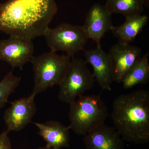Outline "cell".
Instances as JSON below:
<instances>
[{"mask_svg": "<svg viewBox=\"0 0 149 149\" xmlns=\"http://www.w3.org/2000/svg\"><path fill=\"white\" fill-rule=\"evenodd\" d=\"M44 36L51 51H63L71 58L84 50L89 39L83 26L65 22L54 28L49 27Z\"/></svg>", "mask_w": 149, "mask_h": 149, "instance_id": "6", "label": "cell"}, {"mask_svg": "<svg viewBox=\"0 0 149 149\" xmlns=\"http://www.w3.org/2000/svg\"><path fill=\"white\" fill-rule=\"evenodd\" d=\"M8 133L5 130L0 133V149H12Z\"/></svg>", "mask_w": 149, "mask_h": 149, "instance_id": "18", "label": "cell"}, {"mask_svg": "<svg viewBox=\"0 0 149 149\" xmlns=\"http://www.w3.org/2000/svg\"><path fill=\"white\" fill-rule=\"evenodd\" d=\"M32 123L38 128V134L46 142V146L54 149L69 146V126L54 120L43 123Z\"/></svg>", "mask_w": 149, "mask_h": 149, "instance_id": "13", "label": "cell"}, {"mask_svg": "<svg viewBox=\"0 0 149 149\" xmlns=\"http://www.w3.org/2000/svg\"><path fill=\"white\" fill-rule=\"evenodd\" d=\"M148 21V17L146 15L127 17L123 24L113 26L111 31L118 41L130 43L142 32Z\"/></svg>", "mask_w": 149, "mask_h": 149, "instance_id": "14", "label": "cell"}, {"mask_svg": "<svg viewBox=\"0 0 149 149\" xmlns=\"http://www.w3.org/2000/svg\"><path fill=\"white\" fill-rule=\"evenodd\" d=\"M71 58L50 51L37 56L30 62L33 65L34 88L32 93L37 95L48 88L59 85L67 71Z\"/></svg>", "mask_w": 149, "mask_h": 149, "instance_id": "4", "label": "cell"}, {"mask_svg": "<svg viewBox=\"0 0 149 149\" xmlns=\"http://www.w3.org/2000/svg\"><path fill=\"white\" fill-rule=\"evenodd\" d=\"M111 117L123 141L136 144L149 141V92L138 90L120 95L113 103Z\"/></svg>", "mask_w": 149, "mask_h": 149, "instance_id": "2", "label": "cell"}, {"mask_svg": "<svg viewBox=\"0 0 149 149\" xmlns=\"http://www.w3.org/2000/svg\"><path fill=\"white\" fill-rule=\"evenodd\" d=\"M84 55L85 62L93 67V76L102 90L111 91L113 80L108 54L100 46L93 49L85 50Z\"/></svg>", "mask_w": 149, "mask_h": 149, "instance_id": "11", "label": "cell"}, {"mask_svg": "<svg viewBox=\"0 0 149 149\" xmlns=\"http://www.w3.org/2000/svg\"><path fill=\"white\" fill-rule=\"evenodd\" d=\"M70 129L80 136L104 123L108 116L107 107L99 95H82L70 104Z\"/></svg>", "mask_w": 149, "mask_h": 149, "instance_id": "3", "label": "cell"}, {"mask_svg": "<svg viewBox=\"0 0 149 149\" xmlns=\"http://www.w3.org/2000/svg\"><path fill=\"white\" fill-rule=\"evenodd\" d=\"M34 51L32 40L10 36L0 40V60L7 63L13 68L22 69L33 56Z\"/></svg>", "mask_w": 149, "mask_h": 149, "instance_id": "8", "label": "cell"}, {"mask_svg": "<svg viewBox=\"0 0 149 149\" xmlns=\"http://www.w3.org/2000/svg\"><path fill=\"white\" fill-rule=\"evenodd\" d=\"M86 64L82 59L71 58L67 71L59 85L58 97L60 101L70 104L93 88L95 80Z\"/></svg>", "mask_w": 149, "mask_h": 149, "instance_id": "5", "label": "cell"}, {"mask_svg": "<svg viewBox=\"0 0 149 149\" xmlns=\"http://www.w3.org/2000/svg\"><path fill=\"white\" fill-rule=\"evenodd\" d=\"M104 6L111 15L120 14L125 17L142 14L145 4L144 0H107Z\"/></svg>", "mask_w": 149, "mask_h": 149, "instance_id": "16", "label": "cell"}, {"mask_svg": "<svg viewBox=\"0 0 149 149\" xmlns=\"http://www.w3.org/2000/svg\"><path fill=\"white\" fill-rule=\"evenodd\" d=\"M57 12L55 0H8L0 3V31L32 40L44 35Z\"/></svg>", "mask_w": 149, "mask_h": 149, "instance_id": "1", "label": "cell"}, {"mask_svg": "<svg viewBox=\"0 0 149 149\" xmlns=\"http://www.w3.org/2000/svg\"><path fill=\"white\" fill-rule=\"evenodd\" d=\"M21 81V77L15 76L10 71L0 81V109L5 107L9 97L15 92Z\"/></svg>", "mask_w": 149, "mask_h": 149, "instance_id": "17", "label": "cell"}, {"mask_svg": "<svg viewBox=\"0 0 149 149\" xmlns=\"http://www.w3.org/2000/svg\"><path fill=\"white\" fill-rule=\"evenodd\" d=\"M148 53L142 57L139 62L126 74L122 83L123 88L128 90L139 84H145L149 80Z\"/></svg>", "mask_w": 149, "mask_h": 149, "instance_id": "15", "label": "cell"}, {"mask_svg": "<svg viewBox=\"0 0 149 149\" xmlns=\"http://www.w3.org/2000/svg\"><path fill=\"white\" fill-rule=\"evenodd\" d=\"M108 55L113 80L118 83H122L125 75L139 62L142 56L141 48L120 41L112 46Z\"/></svg>", "mask_w": 149, "mask_h": 149, "instance_id": "7", "label": "cell"}, {"mask_svg": "<svg viewBox=\"0 0 149 149\" xmlns=\"http://www.w3.org/2000/svg\"><path fill=\"white\" fill-rule=\"evenodd\" d=\"M37 95L31 93L27 97L22 98L12 103L10 106L6 110L3 120L7 131L19 132L32 123L37 107L35 97Z\"/></svg>", "mask_w": 149, "mask_h": 149, "instance_id": "9", "label": "cell"}, {"mask_svg": "<svg viewBox=\"0 0 149 149\" xmlns=\"http://www.w3.org/2000/svg\"><path fill=\"white\" fill-rule=\"evenodd\" d=\"M37 149H54L53 148H49V147L47 146L43 147H40V148H39Z\"/></svg>", "mask_w": 149, "mask_h": 149, "instance_id": "20", "label": "cell"}, {"mask_svg": "<svg viewBox=\"0 0 149 149\" xmlns=\"http://www.w3.org/2000/svg\"><path fill=\"white\" fill-rule=\"evenodd\" d=\"M83 26L88 39L95 42L97 46H100L102 38L107 32L111 31L113 25L111 15L105 6L96 3L88 11Z\"/></svg>", "mask_w": 149, "mask_h": 149, "instance_id": "10", "label": "cell"}, {"mask_svg": "<svg viewBox=\"0 0 149 149\" xmlns=\"http://www.w3.org/2000/svg\"><path fill=\"white\" fill-rule=\"evenodd\" d=\"M145 6L147 7L149 6V0H144Z\"/></svg>", "mask_w": 149, "mask_h": 149, "instance_id": "19", "label": "cell"}, {"mask_svg": "<svg viewBox=\"0 0 149 149\" xmlns=\"http://www.w3.org/2000/svg\"><path fill=\"white\" fill-rule=\"evenodd\" d=\"M87 149H123L124 141L115 128L105 123L84 136Z\"/></svg>", "mask_w": 149, "mask_h": 149, "instance_id": "12", "label": "cell"}]
</instances>
